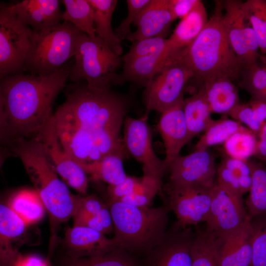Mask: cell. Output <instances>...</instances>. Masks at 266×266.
<instances>
[{"mask_svg": "<svg viewBox=\"0 0 266 266\" xmlns=\"http://www.w3.org/2000/svg\"><path fill=\"white\" fill-rule=\"evenodd\" d=\"M242 9L255 33L262 54H266V0H248Z\"/></svg>", "mask_w": 266, "mask_h": 266, "instance_id": "cell-38", "label": "cell"}, {"mask_svg": "<svg viewBox=\"0 0 266 266\" xmlns=\"http://www.w3.org/2000/svg\"><path fill=\"white\" fill-rule=\"evenodd\" d=\"M225 76L207 78L201 86L212 113L229 114L240 103L238 87Z\"/></svg>", "mask_w": 266, "mask_h": 266, "instance_id": "cell-24", "label": "cell"}, {"mask_svg": "<svg viewBox=\"0 0 266 266\" xmlns=\"http://www.w3.org/2000/svg\"><path fill=\"white\" fill-rule=\"evenodd\" d=\"M167 38L153 37L133 42L123 58V63L136 58L162 52L167 49Z\"/></svg>", "mask_w": 266, "mask_h": 266, "instance_id": "cell-43", "label": "cell"}, {"mask_svg": "<svg viewBox=\"0 0 266 266\" xmlns=\"http://www.w3.org/2000/svg\"><path fill=\"white\" fill-rule=\"evenodd\" d=\"M182 98L172 106L161 113L158 129L165 147L164 163L166 171L180 155L183 147L189 143V133L183 111Z\"/></svg>", "mask_w": 266, "mask_h": 266, "instance_id": "cell-18", "label": "cell"}, {"mask_svg": "<svg viewBox=\"0 0 266 266\" xmlns=\"http://www.w3.org/2000/svg\"><path fill=\"white\" fill-rule=\"evenodd\" d=\"M62 243L69 258H93L102 256L119 247L112 238L85 226H74L66 231Z\"/></svg>", "mask_w": 266, "mask_h": 266, "instance_id": "cell-20", "label": "cell"}, {"mask_svg": "<svg viewBox=\"0 0 266 266\" xmlns=\"http://www.w3.org/2000/svg\"><path fill=\"white\" fill-rule=\"evenodd\" d=\"M73 218L74 226L89 227L104 234L110 233L114 230L113 220L109 206L103 208L97 215L76 213Z\"/></svg>", "mask_w": 266, "mask_h": 266, "instance_id": "cell-42", "label": "cell"}, {"mask_svg": "<svg viewBox=\"0 0 266 266\" xmlns=\"http://www.w3.org/2000/svg\"><path fill=\"white\" fill-rule=\"evenodd\" d=\"M192 249V266H219L216 257L214 236L195 226Z\"/></svg>", "mask_w": 266, "mask_h": 266, "instance_id": "cell-37", "label": "cell"}, {"mask_svg": "<svg viewBox=\"0 0 266 266\" xmlns=\"http://www.w3.org/2000/svg\"><path fill=\"white\" fill-rule=\"evenodd\" d=\"M113 224V238L119 247L144 259L167 230L170 209L164 202L158 207H136L120 201L108 204Z\"/></svg>", "mask_w": 266, "mask_h": 266, "instance_id": "cell-5", "label": "cell"}, {"mask_svg": "<svg viewBox=\"0 0 266 266\" xmlns=\"http://www.w3.org/2000/svg\"><path fill=\"white\" fill-rule=\"evenodd\" d=\"M94 11V22L96 35L100 37L117 55L123 50L121 40L111 27V19L117 6L116 0H88Z\"/></svg>", "mask_w": 266, "mask_h": 266, "instance_id": "cell-28", "label": "cell"}, {"mask_svg": "<svg viewBox=\"0 0 266 266\" xmlns=\"http://www.w3.org/2000/svg\"><path fill=\"white\" fill-rule=\"evenodd\" d=\"M223 23L225 34L233 52L246 68L260 57L254 31L242 9V1L222 0Z\"/></svg>", "mask_w": 266, "mask_h": 266, "instance_id": "cell-11", "label": "cell"}, {"mask_svg": "<svg viewBox=\"0 0 266 266\" xmlns=\"http://www.w3.org/2000/svg\"><path fill=\"white\" fill-rule=\"evenodd\" d=\"M195 237L190 227L182 228L174 222L144 259L143 266H192Z\"/></svg>", "mask_w": 266, "mask_h": 266, "instance_id": "cell-14", "label": "cell"}, {"mask_svg": "<svg viewBox=\"0 0 266 266\" xmlns=\"http://www.w3.org/2000/svg\"><path fill=\"white\" fill-rule=\"evenodd\" d=\"M32 30L4 5L0 9V79L24 71Z\"/></svg>", "mask_w": 266, "mask_h": 266, "instance_id": "cell-10", "label": "cell"}, {"mask_svg": "<svg viewBox=\"0 0 266 266\" xmlns=\"http://www.w3.org/2000/svg\"><path fill=\"white\" fill-rule=\"evenodd\" d=\"M169 59L166 49L162 52L124 62L122 73L118 74L114 84H122L129 81L145 87Z\"/></svg>", "mask_w": 266, "mask_h": 266, "instance_id": "cell-25", "label": "cell"}, {"mask_svg": "<svg viewBox=\"0 0 266 266\" xmlns=\"http://www.w3.org/2000/svg\"><path fill=\"white\" fill-rule=\"evenodd\" d=\"M64 266H143V263L125 249L117 247L99 257L68 258Z\"/></svg>", "mask_w": 266, "mask_h": 266, "instance_id": "cell-33", "label": "cell"}, {"mask_svg": "<svg viewBox=\"0 0 266 266\" xmlns=\"http://www.w3.org/2000/svg\"><path fill=\"white\" fill-rule=\"evenodd\" d=\"M69 79L74 82L85 79L93 90H109L114 84L123 58L115 53L99 36L82 32L78 36Z\"/></svg>", "mask_w": 266, "mask_h": 266, "instance_id": "cell-7", "label": "cell"}, {"mask_svg": "<svg viewBox=\"0 0 266 266\" xmlns=\"http://www.w3.org/2000/svg\"><path fill=\"white\" fill-rule=\"evenodd\" d=\"M252 174L250 160L233 159L225 154L217 167L216 182L219 186L243 196L250 189Z\"/></svg>", "mask_w": 266, "mask_h": 266, "instance_id": "cell-26", "label": "cell"}, {"mask_svg": "<svg viewBox=\"0 0 266 266\" xmlns=\"http://www.w3.org/2000/svg\"><path fill=\"white\" fill-rule=\"evenodd\" d=\"M61 3L58 0H24L4 6L24 25L33 31H40L62 23Z\"/></svg>", "mask_w": 266, "mask_h": 266, "instance_id": "cell-19", "label": "cell"}, {"mask_svg": "<svg viewBox=\"0 0 266 266\" xmlns=\"http://www.w3.org/2000/svg\"><path fill=\"white\" fill-rule=\"evenodd\" d=\"M250 221L249 217L240 227L229 233L213 234L219 266H250L253 237Z\"/></svg>", "mask_w": 266, "mask_h": 266, "instance_id": "cell-17", "label": "cell"}, {"mask_svg": "<svg viewBox=\"0 0 266 266\" xmlns=\"http://www.w3.org/2000/svg\"><path fill=\"white\" fill-rule=\"evenodd\" d=\"M252 182L245 202L250 218L266 212V166L261 162L251 160Z\"/></svg>", "mask_w": 266, "mask_h": 266, "instance_id": "cell-31", "label": "cell"}, {"mask_svg": "<svg viewBox=\"0 0 266 266\" xmlns=\"http://www.w3.org/2000/svg\"><path fill=\"white\" fill-rule=\"evenodd\" d=\"M253 255L250 266H266V212L250 218Z\"/></svg>", "mask_w": 266, "mask_h": 266, "instance_id": "cell-40", "label": "cell"}, {"mask_svg": "<svg viewBox=\"0 0 266 266\" xmlns=\"http://www.w3.org/2000/svg\"><path fill=\"white\" fill-rule=\"evenodd\" d=\"M14 266H49L48 263L41 257L35 255L23 256L17 259Z\"/></svg>", "mask_w": 266, "mask_h": 266, "instance_id": "cell-48", "label": "cell"}, {"mask_svg": "<svg viewBox=\"0 0 266 266\" xmlns=\"http://www.w3.org/2000/svg\"><path fill=\"white\" fill-rule=\"evenodd\" d=\"M147 118L145 114L138 119L126 117L123 139L128 154L142 164L143 176L155 180L163 191V177L166 171L164 161L154 151Z\"/></svg>", "mask_w": 266, "mask_h": 266, "instance_id": "cell-12", "label": "cell"}, {"mask_svg": "<svg viewBox=\"0 0 266 266\" xmlns=\"http://www.w3.org/2000/svg\"><path fill=\"white\" fill-rule=\"evenodd\" d=\"M255 99H262V100H266V89L258 98H255Z\"/></svg>", "mask_w": 266, "mask_h": 266, "instance_id": "cell-50", "label": "cell"}, {"mask_svg": "<svg viewBox=\"0 0 266 266\" xmlns=\"http://www.w3.org/2000/svg\"><path fill=\"white\" fill-rule=\"evenodd\" d=\"M141 178L128 176L120 183L115 185H109L107 192L109 204L119 201L122 198L132 194L139 187L141 183Z\"/></svg>", "mask_w": 266, "mask_h": 266, "instance_id": "cell-45", "label": "cell"}, {"mask_svg": "<svg viewBox=\"0 0 266 266\" xmlns=\"http://www.w3.org/2000/svg\"><path fill=\"white\" fill-rule=\"evenodd\" d=\"M8 206L27 226L38 222L45 214V206L35 189L18 191L11 198Z\"/></svg>", "mask_w": 266, "mask_h": 266, "instance_id": "cell-29", "label": "cell"}, {"mask_svg": "<svg viewBox=\"0 0 266 266\" xmlns=\"http://www.w3.org/2000/svg\"><path fill=\"white\" fill-rule=\"evenodd\" d=\"M206 8L201 0L181 19L167 38V50L170 57L186 49L198 37L208 23Z\"/></svg>", "mask_w": 266, "mask_h": 266, "instance_id": "cell-22", "label": "cell"}, {"mask_svg": "<svg viewBox=\"0 0 266 266\" xmlns=\"http://www.w3.org/2000/svg\"><path fill=\"white\" fill-rule=\"evenodd\" d=\"M240 78V87L251 98H258L266 89V57L261 54L255 63L244 68Z\"/></svg>", "mask_w": 266, "mask_h": 266, "instance_id": "cell-39", "label": "cell"}, {"mask_svg": "<svg viewBox=\"0 0 266 266\" xmlns=\"http://www.w3.org/2000/svg\"><path fill=\"white\" fill-rule=\"evenodd\" d=\"M107 206L102 200L94 195L84 197L79 196L77 207L75 213L79 212L97 215L103 208Z\"/></svg>", "mask_w": 266, "mask_h": 266, "instance_id": "cell-46", "label": "cell"}, {"mask_svg": "<svg viewBox=\"0 0 266 266\" xmlns=\"http://www.w3.org/2000/svg\"><path fill=\"white\" fill-rule=\"evenodd\" d=\"M174 21L169 0H151L133 24L136 30L126 39L133 42L149 38H166Z\"/></svg>", "mask_w": 266, "mask_h": 266, "instance_id": "cell-21", "label": "cell"}, {"mask_svg": "<svg viewBox=\"0 0 266 266\" xmlns=\"http://www.w3.org/2000/svg\"><path fill=\"white\" fill-rule=\"evenodd\" d=\"M120 155L111 154L99 161L81 166L92 180L103 181L109 185H115L128 176L124 170L123 160Z\"/></svg>", "mask_w": 266, "mask_h": 266, "instance_id": "cell-30", "label": "cell"}, {"mask_svg": "<svg viewBox=\"0 0 266 266\" xmlns=\"http://www.w3.org/2000/svg\"><path fill=\"white\" fill-rule=\"evenodd\" d=\"M194 76L190 67L180 58L169 59L145 87V115L151 111L161 113L175 104L184 97L185 86Z\"/></svg>", "mask_w": 266, "mask_h": 266, "instance_id": "cell-8", "label": "cell"}, {"mask_svg": "<svg viewBox=\"0 0 266 266\" xmlns=\"http://www.w3.org/2000/svg\"><path fill=\"white\" fill-rule=\"evenodd\" d=\"M199 1L200 0H169V7L174 20L185 17Z\"/></svg>", "mask_w": 266, "mask_h": 266, "instance_id": "cell-47", "label": "cell"}, {"mask_svg": "<svg viewBox=\"0 0 266 266\" xmlns=\"http://www.w3.org/2000/svg\"><path fill=\"white\" fill-rule=\"evenodd\" d=\"M258 148L255 157L266 163V123L263 126L258 135Z\"/></svg>", "mask_w": 266, "mask_h": 266, "instance_id": "cell-49", "label": "cell"}, {"mask_svg": "<svg viewBox=\"0 0 266 266\" xmlns=\"http://www.w3.org/2000/svg\"><path fill=\"white\" fill-rule=\"evenodd\" d=\"M151 0H127L128 13L125 19L114 31L117 37L122 40L132 32L131 26L134 24L143 10L149 5Z\"/></svg>", "mask_w": 266, "mask_h": 266, "instance_id": "cell-44", "label": "cell"}, {"mask_svg": "<svg viewBox=\"0 0 266 266\" xmlns=\"http://www.w3.org/2000/svg\"><path fill=\"white\" fill-rule=\"evenodd\" d=\"M9 150L22 162L49 215L53 237L55 227L73 217L79 196L72 194L59 179L42 143L36 138L19 142Z\"/></svg>", "mask_w": 266, "mask_h": 266, "instance_id": "cell-4", "label": "cell"}, {"mask_svg": "<svg viewBox=\"0 0 266 266\" xmlns=\"http://www.w3.org/2000/svg\"><path fill=\"white\" fill-rule=\"evenodd\" d=\"M35 138L42 143L53 168L66 183L79 193L86 194L88 186L87 174L63 148L56 133L52 116Z\"/></svg>", "mask_w": 266, "mask_h": 266, "instance_id": "cell-15", "label": "cell"}, {"mask_svg": "<svg viewBox=\"0 0 266 266\" xmlns=\"http://www.w3.org/2000/svg\"><path fill=\"white\" fill-rule=\"evenodd\" d=\"M167 170L170 173L168 183L170 184L211 187L216 182L215 158L208 149H196L187 155H179Z\"/></svg>", "mask_w": 266, "mask_h": 266, "instance_id": "cell-16", "label": "cell"}, {"mask_svg": "<svg viewBox=\"0 0 266 266\" xmlns=\"http://www.w3.org/2000/svg\"><path fill=\"white\" fill-rule=\"evenodd\" d=\"M214 186L177 185L169 183L164 185V194L166 193L167 197L164 202L168 204L170 211L175 214L177 220L175 222L179 226L184 228L206 221Z\"/></svg>", "mask_w": 266, "mask_h": 266, "instance_id": "cell-9", "label": "cell"}, {"mask_svg": "<svg viewBox=\"0 0 266 266\" xmlns=\"http://www.w3.org/2000/svg\"><path fill=\"white\" fill-rule=\"evenodd\" d=\"M243 127L240 123L226 117L214 120L196 143L195 150L207 149L211 146L224 144Z\"/></svg>", "mask_w": 266, "mask_h": 266, "instance_id": "cell-36", "label": "cell"}, {"mask_svg": "<svg viewBox=\"0 0 266 266\" xmlns=\"http://www.w3.org/2000/svg\"><path fill=\"white\" fill-rule=\"evenodd\" d=\"M27 225L8 206L0 205V266H14L21 255L14 243Z\"/></svg>", "mask_w": 266, "mask_h": 266, "instance_id": "cell-23", "label": "cell"}, {"mask_svg": "<svg viewBox=\"0 0 266 266\" xmlns=\"http://www.w3.org/2000/svg\"><path fill=\"white\" fill-rule=\"evenodd\" d=\"M258 136L243 126L233 134L223 144L225 154L233 159L247 161L256 153Z\"/></svg>", "mask_w": 266, "mask_h": 266, "instance_id": "cell-35", "label": "cell"}, {"mask_svg": "<svg viewBox=\"0 0 266 266\" xmlns=\"http://www.w3.org/2000/svg\"><path fill=\"white\" fill-rule=\"evenodd\" d=\"M183 111L189 142L196 135L204 132L214 120L201 85L192 96L184 99Z\"/></svg>", "mask_w": 266, "mask_h": 266, "instance_id": "cell-27", "label": "cell"}, {"mask_svg": "<svg viewBox=\"0 0 266 266\" xmlns=\"http://www.w3.org/2000/svg\"><path fill=\"white\" fill-rule=\"evenodd\" d=\"M71 66L67 62L49 75L21 72L0 79L1 145L9 150L38 135L53 114L54 102L69 79Z\"/></svg>", "mask_w": 266, "mask_h": 266, "instance_id": "cell-1", "label": "cell"}, {"mask_svg": "<svg viewBox=\"0 0 266 266\" xmlns=\"http://www.w3.org/2000/svg\"><path fill=\"white\" fill-rule=\"evenodd\" d=\"M158 194L164 200V192L156 181L150 177L143 176L141 183L135 192L118 201L133 206L147 207L150 206L153 198Z\"/></svg>", "mask_w": 266, "mask_h": 266, "instance_id": "cell-41", "label": "cell"}, {"mask_svg": "<svg viewBox=\"0 0 266 266\" xmlns=\"http://www.w3.org/2000/svg\"><path fill=\"white\" fill-rule=\"evenodd\" d=\"M229 115L245 124L258 136L266 123V100L251 98L247 102L238 104Z\"/></svg>", "mask_w": 266, "mask_h": 266, "instance_id": "cell-34", "label": "cell"}, {"mask_svg": "<svg viewBox=\"0 0 266 266\" xmlns=\"http://www.w3.org/2000/svg\"><path fill=\"white\" fill-rule=\"evenodd\" d=\"M249 217L242 196L216 182L205 230L216 235H223L240 227Z\"/></svg>", "mask_w": 266, "mask_h": 266, "instance_id": "cell-13", "label": "cell"}, {"mask_svg": "<svg viewBox=\"0 0 266 266\" xmlns=\"http://www.w3.org/2000/svg\"><path fill=\"white\" fill-rule=\"evenodd\" d=\"M65 7L62 20L69 22L90 37L96 36L94 11L88 0H63Z\"/></svg>", "mask_w": 266, "mask_h": 266, "instance_id": "cell-32", "label": "cell"}, {"mask_svg": "<svg viewBox=\"0 0 266 266\" xmlns=\"http://www.w3.org/2000/svg\"><path fill=\"white\" fill-rule=\"evenodd\" d=\"M222 0L215 2L212 15L194 41L177 56L192 69L195 79L241 78L244 67L227 40L223 23Z\"/></svg>", "mask_w": 266, "mask_h": 266, "instance_id": "cell-3", "label": "cell"}, {"mask_svg": "<svg viewBox=\"0 0 266 266\" xmlns=\"http://www.w3.org/2000/svg\"><path fill=\"white\" fill-rule=\"evenodd\" d=\"M82 32L69 22L46 30H32L24 70L38 75L58 71L74 56L79 35Z\"/></svg>", "mask_w": 266, "mask_h": 266, "instance_id": "cell-6", "label": "cell"}, {"mask_svg": "<svg viewBox=\"0 0 266 266\" xmlns=\"http://www.w3.org/2000/svg\"><path fill=\"white\" fill-rule=\"evenodd\" d=\"M75 83L55 112L60 129L73 138L93 141L106 133H120L128 107L125 98L110 89L93 90Z\"/></svg>", "mask_w": 266, "mask_h": 266, "instance_id": "cell-2", "label": "cell"}]
</instances>
